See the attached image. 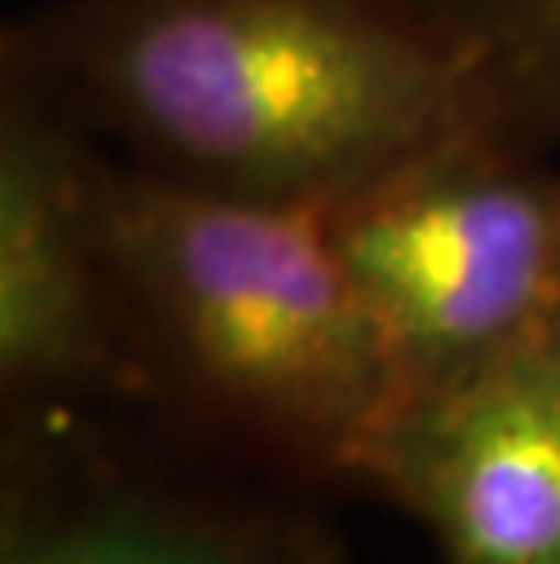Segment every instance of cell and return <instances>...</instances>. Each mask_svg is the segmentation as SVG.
<instances>
[{"mask_svg":"<svg viewBox=\"0 0 560 564\" xmlns=\"http://www.w3.org/2000/svg\"><path fill=\"white\" fill-rule=\"evenodd\" d=\"M128 335L222 423L361 474L400 393L325 208L244 200L95 158Z\"/></svg>","mask_w":560,"mask_h":564,"instance_id":"cell-2","label":"cell"},{"mask_svg":"<svg viewBox=\"0 0 560 564\" xmlns=\"http://www.w3.org/2000/svg\"><path fill=\"white\" fill-rule=\"evenodd\" d=\"M361 477L433 528L448 564H560L553 328L397 408Z\"/></svg>","mask_w":560,"mask_h":564,"instance_id":"cell-4","label":"cell"},{"mask_svg":"<svg viewBox=\"0 0 560 564\" xmlns=\"http://www.w3.org/2000/svg\"><path fill=\"white\" fill-rule=\"evenodd\" d=\"M553 335H557V343H560V314H557V321H553Z\"/></svg>","mask_w":560,"mask_h":564,"instance_id":"cell-8","label":"cell"},{"mask_svg":"<svg viewBox=\"0 0 560 564\" xmlns=\"http://www.w3.org/2000/svg\"><path fill=\"white\" fill-rule=\"evenodd\" d=\"M4 77L146 172L295 208L462 135H553L378 0H58L8 33Z\"/></svg>","mask_w":560,"mask_h":564,"instance_id":"cell-1","label":"cell"},{"mask_svg":"<svg viewBox=\"0 0 560 564\" xmlns=\"http://www.w3.org/2000/svg\"><path fill=\"white\" fill-rule=\"evenodd\" d=\"M0 564H317L303 539L233 513L95 488L58 502H19Z\"/></svg>","mask_w":560,"mask_h":564,"instance_id":"cell-6","label":"cell"},{"mask_svg":"<svg viewBox=\"0 0 560 564\" xmlns=\"http://www.w3.org/2000/svg\"><path fill=\"white\" fill-rule=\"evenodd\" d=\"M95 158L74 121L15 77L0 106V379L19 398L66 393L124 361Z\"/></svg>","mask_w":560,"mask_h":564,"instance_id":"cell-5","label":"cell"},{"mask_svg":"<svg viewBox=\"0 0 560 564\" xmlns=\"http://www.w3.org/2000/svg\"><path fill=\"white\" fill-rule=\"evenodd\" d=\"M325 226L400 404L517 350L560 314V175L539 164V142L451 139L325 208Z\"/></svg>","mask_w":560,"mask_h":564,"instance_id":"cell-3","label":"cell"},{"mask_svg":"<svg viewBox=\"0 0 560 564\" xmlns=\"http://www.w3.org/2000/svg\"><path fill=\"white\" fill-rule=\"evenodd\" d=\"M462 47L539 121L560 131V0H378Z\"/></svg>","mask_w":560,"mask_h":564,"instance_id":"cell-7","label":"cell"}]
</instances>
